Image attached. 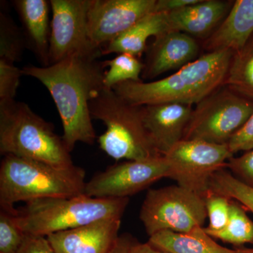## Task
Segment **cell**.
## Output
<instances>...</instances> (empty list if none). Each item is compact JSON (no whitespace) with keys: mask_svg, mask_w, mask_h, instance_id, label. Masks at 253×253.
<instances>
[{"mask_svg":"<svg viewBox=\"0 0 253 253\" xmlns=\"http://www.w3.org/2000/svg\"><path fill=\"white\" fill-rule=\"evenodd\" d=\"M94 56H73L46 67L25 66L23 76L38 80L52 96L63 125V139L71 153L78 142L96 139L89 103L104 87V61Z\"/></svg>","mask_w":253,"mask_h":253,"instance_id":"cell-1","label":"cell"},{"mask_svg":"<svg viewBox=\"0 0 253 253\" xmlns=\"http://www.w3.org/2000/svg\"><path fill=\"white\" fill-rule=\"evenodd\" d=\"M233 54L231 50L207 52L159 81H126L112 89L132 106L196 105L223 85Z\"/></svg>","mask_w":253,"mask_h":253,"instance_id":"cell-2","label":"cell"},{"mask_svg":"<svg viewBox=\"0 0 253 253\" xmlns=\"http://www.w3.org/2000/svg\"><path fill=\"white\" fill-rule=\"evenodd\" d=\"M85 171L78 166L62 168L6 155L0 166L1 209L17 214L14 205L47 198L84 194Z\"/></svg>","mask_w":253,"mask_h":253,"instance_id":"cell-3","label":"cell"},{"mask_svg":"<svg viewBox=\"0 0 253 253\" xmlns=\"http://www.w3.org/2000/svg\"><path fill=\"white\" fill-rule=\"evenodd\" d=\"M0 152L56 167L74 166L71 152L53 125L26 103L15 99L0 100Z\"/></svg>","mask_w":253,"mask_h":253,"instance_id":"cell-4","label":"cell"},{"mask_svg":"<svg viewBox=\"0 0 253 253\" xmlns=\"http://www.w3.org/2000/svg\"><path fill=\"white\" fill-rule=\"evenodd\" d=\"M129 203L126 199L86 196L33 200L17 210L18 225L25 234L47 236L102 219L121 218Z\"/></svg>","mask_w":253,"mask_h":253,"instance_id":"cell-5","label":"cell"},{"mask_svg":"<svg viewBox=\"0 0 253 253\" xmlns=\"http://www.w3.org/2000/svg\"><path fill=\"white\" fill-rule=\"evenodd\" d=\"M89 111L92 120H99L106 126L98 143L110 157L116 161H143L161 156L145 129L141 106L129 104L104 86L89 103Z\"/></svg>","mask_w":253,"mask_h":253,"instance_id":"cell-6","label":"cell"},{"mask_svg":"<svg viewBox=\"0 0 253 253\" xmlns=\"http://www.w3.org/2000/svg\"><path fill=\"white\" fill-rule=\"evenodd\" d=\"M253 112V100L221 86L196 104L183 139L227 144Z\"/></svg>","mask_w":253,"mask_h":253,"instance_id":"cell-7","label":"cell"},{"mask_svg":"<svg viewBox=\"0 0 253 253\" xmlns=\"http://www.w3.org/2000/svg\"><path fill=\"white\" fill-rule=\"evenodd\" d=\"M206 217L204 198L179 185L150 189L139 214L149 236L162 231L189 232L203 227Z\"/></svg>","mask_w":253,"mask_h":253,"instance_id":"cell-8","label":"cell"},{"mask_svg":"<svg viewBox=\"0 0 253 253\" xmlns=\"http://www.w3.org/2000/svg\"><path fill=\"white\" fill-rule=\"evenodd\" d=\"M164 156L169 166V178L205 199L213 174L227 168L234 154L227 144L182 139Z\"/></svg>","mask_w":253,"mask_h":253,"instance_id":"cell-9","label":"cell"},{"mask_svg":"<svg viewBox=\"0 0 253 253\" xmlns=\"http://www.w3.org/2000/svg\"><path fill=\"white\" fill-rule=\"evenodd\" d=\"M52 11L49 40L50 65L73 56H101L88 38L91 0H50Z\"/></svg>","mask_w":253,"mask_h":253,"instance_id":"cell-10","label":"cell"},{"mask_svg":"<svg viewBox=\"0 0 253 253\" xmlns=\"http://www.w3.org/2000/svg\"><path fill=\"white\" fill-rule=\"evenodd\" d=\"M169 176V166L164 156L126 161L93 176L86 183L84 194L101 199H126Z\"/></svg>","mask_w":253,"mask_h":253,"instance_id":"cell-11","label":"cell"},{"mask_svg":"<svg viewBox=\"0 0 253 253\" xmlns=\"http://www.w3.org/2000/svg\"><path fill=\"white\" fill-rule=\"evenodd\" d=\"M156 3V0H91L87 33L91 45L102 49L141 18L154 12Z\"/></svg>","mask_w":253,"mask_h":253,"instance_id":"cell-12","label":"cell"},{"mask_svg":"<svg viewBox=\"0 0 253 253\" xmlns=\"http://www.w3.org/2000/svg\"><path fill=\"white\" fill-rule=\"evenodd\" d=\"M193 108L191 105L166 103L141 106L145 129L161 156L182 140Z\"/></svg>","mask_w":253,"mask_h":253,"instance_id":"cell-13","label":"cell"},{"mask_svg":"<svg viewBox=\"0 0 253 253\" xmlns=\"http://www.w3.org/2000/svg\"><path fill=\"white\" fill-rule=\"evenodd\" d=\"M121 225V218H110L46 238L56 253H111Z\"/></svg>","mask_w":253,"mask_h":253,"instance_id":"cell-14","label":"cell"},{"mask_svg":"<svg viewBox=\"0 0 253 253\" xmlns=\"http://www.w3.org/2000/svg\"><path fill=\"white\" fill-rule=\"evenodd\" d=\"M147 49L142 76L153 79L172 70L180 69L195 61L199 46L189 35L170 31L155 38Z\"/></svg>","mask_w":253,"mask_h":253,"instance_id":"cell-15","label":"cell"},{"mask_svg":"<svg viewBox=\"0 0 253 253\" xmlns=\"http://www.w3.org/2000/svg\"><path fill=\"white\" fill-rule=\"evenodd\" d=\"M253 36V0H236L224 21L204 42L208 52L239 51Z\"/></svg>","mask_w":253,"mask_h":253,"instance_id":"cell-16","label":"cell"},{"mask_svg":"<svg viewBox=\"0 0 253 253\" xmlns=\"http://www.w3.org/2000/svg\"><path fill=\"white\" fill-rule=\"evenodd\" d=\"M13 4L22 24L26 47L34 53L43 67L50 66L49 1L15 0Z\"/></svg>","mask_w":253,"mask_h":253,"instance_id":"cell-17","label":"cell"},{"mask_svg":"<svg viewBox=\"0 0 253 253\" xmlns=\"http://www.w3.org/2000/svg\"><path fill=\"white\" fill-rule=\"evenodd\" d=\"M232 1L200 0L196 4L168 13L171 30L189 36H204L226 17Z\"/></svg>","mask_w":253,"mask_h":253,"instance_id":"cell-18","label":"cell"},{"mask_svg":"<svg viewBox=\"0 0 253 253\" xmlns=\"http://www.w3.org/2000/svg\"><path fill=\"white\" fill-rule=\"evenodd\" d=\"M170 31L168 13H151L105 45L101 55L126 53L139 58L148 49L146 42L150 37L157 38Z\"/></svg>","mask_w":253,"mask_h":253,"instance_id":"cell-19","label":"cell"},{"mask_svg":"<svg viewBox=\"0 0 253 253\" xmlns=\"http://www.w3.org/2000/svg\"><path fill=\"white\" fill-rule=\"evenodd\" d=\"M148 243L168 253H236L235 250L218 244L201 226L187 233L159 231L149 236Z\"/></svg>","mask_w":253,"mask_h":253,"instance_id":"cell-20","label":"cell"},{"mask_svg":"<svg viewBox=\"0 0 253 253\" xmlns=\"http://www.w3.org/2000/svg\"><path fill=\"white\" fill-rule=\"evenodd\" d=\"M223 85L253 101V36L233 54Z\"/></svg>","mask_w":253,"mask_h":253,"instance_id":"cell-21","label":"cell"},{"mask_svg":"<svg viewBox=\"0 0 253 253\" xmlns=\"http://www.w3.org/2000/svg\"><path fill=\"white\" fill-rule=\"evenodd\" d=\"M211 237L236 247L253 244V221L239 202L231 200L230 214L226 227Z\"/></svg>","mask_w":253,"mask_h":253,"instance_id":"cell-22","label":"cell"},{"mask_svg":"<svg viewBox=\"0 0 253 253\" xmlns=\"http://www.w3.org/2000/svg\"><path fill=\"white\" fill-rule=\"evenodd\" d=\"M209 191L237 201L246 211L253 214V188L236 179L230 171L222 169L214 173L210 183Z\"/></svg>","mask_w":253,"mask_h":253,"instance_id":"cell-23","label":"cell"},{"mask_svg":"<svg viewBox=\"0 0 253 253\" xmlns=\"http://www.w3.org/2000/svg\"><path fill=\"white\" fill-rule=\"evenodd\" d=\"M104 63L106 68H109L105 73L106 87L112 89L113 86L126 81H142L140 75L144 70V63L134 55L123 53Z\"/></svg>","mask_w":253,"mask_h":253,"instance_id":"cell-24","label":"cell"},{"mask_svg":"<svg viewBox=\"0 0 253 253\" xmlns=\"http://www.w3.org/2000/svg\"><path fill=\"white\" fill-rule=\"evenodd\" d=\"M26 47L22 30L20 29L10 15L0 13V59L10 63L18 62L22 59Z\"/></svg>","mask_w":253,"mask_h":253,"instance_id":"cell-25","label":"cell"},{"mask_svg":"<svg viewBox=\"0 0 253 253\" xmlns=\"http://www.w3.org/2000/svg\"><path fill=\"white\" fill-rule=\"evenodd\" d=\"M231 199L209 191L205 197L209 224L204 230L212 236L226 227L230 214Z\"/></svg>","mask_w":253,"mask_h":253,"instance_id":"cell-26","label":"cell"},{"mask_svg":"<svg viewBox=\"0 0 253 253\" xmlns=\"http://www.w3.org/2000/svg\"><path fill=\"white\" fill-rule=\"evenodd\" d=\"M0 211V253H17L26 234L16 221V215Z\"/></svg>","mask_w":253,"mask_h":253,"instance_id":"cell-27","label":"cell"},{"mask_svg":"<svg viewBox=\"0 0 253 253\" xmlns=\"http://www.w3.org/2000/svg\"><path fill=\"white\" fill-rule=\"evenodd\" d=\"M22 76L14 63L0 59V100L15 99Z\"/></svg>","mask_w":253,"mask_h":253,"instance_id":"cell-28","label":"cell"},{"mask_svg":"<svg viewBox=\"0 0 253 253\" xmlns=\"http://www.w3.org/2000/svg\"><path fill=\"white\" fill-rule=\"evenodd\" d=\"M227 168L236 179L253 188V149L239 157L233 156L228 161Z\"/></svg>","mask_w":253,"mask_h":253,"instance_id":"cell-29","label":"cell"},{"mask_svg":"<svg viewBox=\"0 0 253 253\" xmlns=\"http://www.w3.org/2000/svg\"><path fill=\"white\" fill-rule=\"evenodd\" d=\"M227 145L233 154L253 149V112L241 129L231 138Z\"/></svg>","mask_w":253,"mask_h":253,"instance_id":"cell-30","label":"cell"},{"mask_svg":"<svg viewBox=\"0 0 253 253\" xmlns=\"http://www.w3.org/2000/svg\"><path fill=\"white\" fill-rule=\"evenodd\" d=\"M17 253H56L46 236L26 234Z\"/></svg>","mask_w":253,"mask_h":253,"instance_id":"cell-31","label":"cell"},{"mask_svg":"<svg viewBox=\"0 0 253 253\" xmlns=\"http://www.w3.org/2000/svg\"><path fill=\"white\" fill-rule=\"evenodd\" d=\"M200 0H156L154 12L169 13L199 2Z\"/></svg>","mask_w":253,"mask_h":253,"instance_id":"cell-32","label":"cell"},{"mask_svg":"<svg viewBox=\"0 0 253 253\" xmlns=\"http://www.w3.org/2000/svg\"><path fill=\"white\" fill-rule=\"evenodd\" d=\"M133 241L134 240L127 236H119L113 247L112 253H130Z\"/></svg>","mask_w":253,"mask_h":253,"instance_id":"cell-33","label":"cell"},{"mask_svg":"<svg viewBox=\"0 0 253 253\" xmlns=\"http://www.w3.org/2000/svg\"><path fill=\"white\" fill-rule=\"evenodd\" d=\"M130 253H168L164 251H160L154 246H151L149 243L137 242V241H133L132 244L131 246Z\"/></svg>","mask_w":253,"mask_h":253,"instance_id":"cell-34","label":"cell"},{"mask_svg":"<svg viewBox=\"0 0 253 253\" xmlns=\"http://www.w3.org/2000/svg\"><path fill=\"white\" fill-rule=\"evenodd\" d=\"M235 251L236 253H253V247L246 248L244 246H241V247H236Z\"/></svg>","mask_w":253,"mask_h":253,"instance_id":"cell-35","label":"cell"},{"mask_svg":"<svg viewBox=\"0 0 253 253\" xmlns=\"http://www.w3.org/2000/svg\"><path fill=\"white\" fill-rule=\"evenodd\" d=\"M111 253H112V251H111Z\"/></svg>","mask_w":253,"mask_h":253,"instance_id":"cell-36","label":"cell"}]
</instances>
